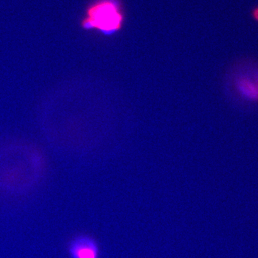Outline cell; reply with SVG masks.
Returning <instances> with one entry per match:
<instances>
[{"mask_svg":"<svg viewBox=\"0 0 258 258\" xmlns=\"http://www.w3.org/2000/svg\"><path fill=\"white\" fill-rule=\"evenodd\" d=\"M125 13L122 0H93L86 8L81 26L112 36L123 29Z\"/></svg>","mask_w":258,"mask_h":258,"instance_id":"1","label":"cell"},{"mask_svg":"<svg viewBox=\"0 0 258 258\" xmlns=\"http://www.w3.org/2000/svg\"><path fill=\"white\" fill-rule=\"evenodd\" d=\"M237 94L245 101H258V64L247 62L237 70L233 81Z\"/></svg>","mask_w":258,"mask_h":258,"instance_id":"2","label":"cell"},{"mask_svg":"<svg viewBox=\"0 0 258 258\" xmlns=\"http://www.w3.org/2000/svg\"><path fill=\"white\" fill-rule=\"evenodd\" d=\"M70 258H99L100 247L93 237L87 235L76 236L68 245Z\"/></svg>","mask_w":258,"mask_h":258,"instance_id":"3","label":"cell"},{"mask_svg":"<svg viewBox=\"0 0 258 258\" xmlns=\"http://www.w3.org/2000/svg\"><path fill=\"white\" fill-rule=\"evenodd\" d=\"M252 15L254 20H257L258 22V7L252 10Z\"/></svg>","mask_w":258,"mask_h":258,"instance_id":"4","label":"cell"}]
</instances>
